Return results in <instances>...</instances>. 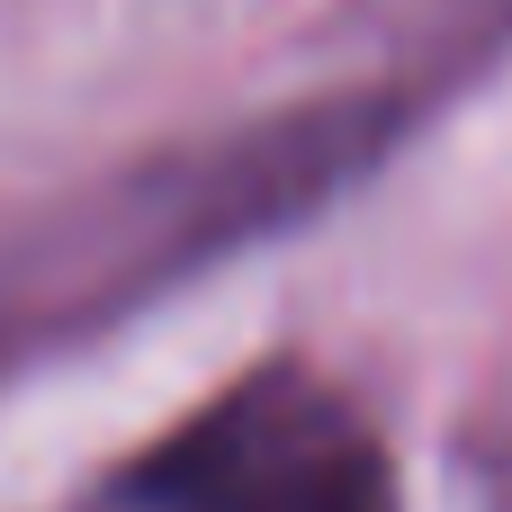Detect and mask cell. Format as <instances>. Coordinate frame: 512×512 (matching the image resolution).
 Here are the masks:
<instances>
[{
  "label": "cell",
  "mask_w": 512,
  "mask_h": 512,
  "mask_svg": "<svg viewBox=\"0 0 512 512\" xmlns=\"http://www.w3.org/2000/svg\"><path fill=\"white\" fill-rule=\"evenodd\" d=\"M405 126H414L405 90H351V99L288 108L270 126H243V135L207 144V153H171V162L117 180L72 225H54V234H36L27 252L0 261V360L72 342V333L126 315L135 297L171 288L180 270L252 243L288 216H315Z\"/></svg>",
  "instance_id": "cell-1"
},
{
  "label": "cell",
  "mask_w": 512,
  "mask_h": 512,
  "mask_svg": "<svg viewBox=\"0 0 512 512\" xmlns=\"http://www.w3.org/2000/svg\"><path fill=\"white\" fill-rule=\"evenodd\" d=\"M72 512H405L378 414L315 360H261L135 441Z\"/></svg>",
  "instance_id": "cell-2"
}]
</instances>
